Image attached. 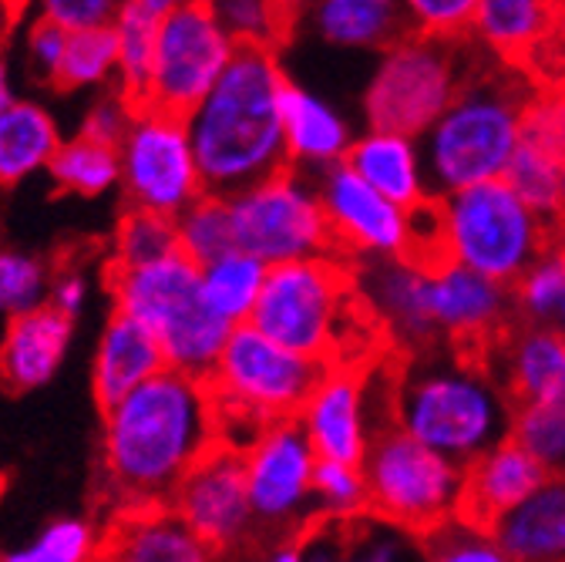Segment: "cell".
<instances>
[{
	"label": "cell",
	"instance_id": "6da1fadb",
	"mask_svg": "<svg viewBox=\"0 0 565 562\" xmlns=\"http://www.w3.org/2000/svg\"><path fill=\"white\" fill-rule=\"evenodd\" d=\"M220 445V407L205 378L166 368L102 411V471L118 506L169 502L185 471Z\"/></svg>",
	"mask_w": 565,
	"mask_h": 562
},
{
	"label": "cell",
	"instance_id": "7a4b0ae2",
	"mask_svg": "<svg viewBox=\"0 0 565 562\" xmlns=\"http://www.w3.org/2000/svg\"><path fill=\"white\" fill-rule=\"evenodd\" d=\"M287 85L276 47H239L223 78L185 115L209 192L233 195L290 166L282 135Z\"/></svg>",
	"mask_w": 565,
	"mask_h": 562
},
{
	"label": "cell",
	"instance_id": "3957f363",
	"mask_svg": "<svg viewBox=\"0 0 565 562\" xmlns=\"http://www.w3.org/2000/svg\"><path fill=\"white\" fill-rule=\"evenodd\" d=\"M515 401L484 364L458 347L401 358L387 374V421L461 465L512 432Z\"/></svg>",
	"mask_w": 565,
	"mask_h": 562
},
{
	"label": "cell",
	"instance_id": "277c9868",
	"mask_svg": "<svg viewBox=\"0 0 565 562\" xmlns=\"http://www.w3.org/2000/svg\"><path fill=\"white\" fill-rule=\"evenodd\" d=\"M249 324L323 364H374V343H384L340 253L269 266Z\"/></svg>",
	"mask_w": 565,
	"mask_h": 562
},
{
	"label": "cell",
	"instance_id": "5b68a950",
	"mask_svg": "<svg viewBox=\"0 0 565 562\" xmlns=\"http://www.w3.org/2000/svg\"><path fill=\"white\" fill-rule=\"evenodd\" d=\"M535 78L522 67L478 61L455 102L420 135L424 162L435 192L505 179L522 142L525 105Z\"/></svg>",
	"mask_w": 565,
	"mask_h": 562
},
{
	"label": "cell",
	"instance_id": "8992f818",
	"mask_svg": "<svg viewBox=\"0 0 565 562\" xmlns=\"http://www.w3.org/2000/svg\"><path fill=\"white\" fill-rule=\"evenodd\" d=\"M424 216H428V259L445 256L465 263L509 287L555 236V223L532 209L509 179L441 192Z\"/></svg>",
	"mask_w": 565,
	"mask_h": 562
},
{
	"label": "cell",
	"instance_id": "52a82bcc",
	"mask_svg": "<svg viewBox=\"0 0 565 562\" xmlns=\"http://www.w3.org/2000/svg\"><path fill=\"white\" fill-rule=\"evenodd\" d=\"M108 294L115 310L146 324L175 371L209 378L233 324L223 320L202 297V266L182 250L141 263V266H108Z\"/></svg>",
	"mask_w": 565,
	"mask_h": 562
},
{
	"label": "cell",
	"instance_id": "ba28073f",
	"mask_svg": "<svg viewBox=\"0 0 565 562\" xmlns=\"http://www.w3.org/2000/svg\"><path fill=\"white\" fill-rule=\"evenodd\" d=\"M478 61L481 54L468 38L451 41L407 31L401 41L377 54L364 88L367 125L397 128L420 138L455 102Z\"/></svg>",
	"mask_w": 565,
	"mask_h": 562
},
{
	"label": "cell",
	"instance_id": "9c48e42d",
	"mask_svg": "<svg viewBox=\"0 0 565 562\" xmlns=\"http://www.w3.org/2000/svg\"><path fill=\"white\" fill-rule=\"evenodd\" d=\"M371 512L428 536L465 506V465L384 425L364 458Z\"/></svg>",
	"mask_w": 565,
	"mask_h": 562
},
{
	"label": "cell",
	"instance_id": "30bf717a",
	"mask_svg": "<svg viewBox=\"0 0 565 562\" xmlns=\"http://www.w3.org/2000/svg\"><path fill=\"white\" fill-rule=\"evenodd\" d=\"M323 371V361L279 343L256 324H236L205 381L223 411H239L269 425L297 417Z\"/></svg>",
	"mask_w": 565,
	"mask_h": 562
},
{
	"label": "cell",
	"instance_id": "8fae6325",
	"mask_svg": "<svg viewBox=\"0 0 565 562\" xmlns=\"http://www.w3.org/2000/svg\"><path fill=\"white\" fill-rule=\"evenodd\" d=\"M236 246L256 253L269 266L337 253L317 176L279 169L230 195Z\"/></svg>",
	"mask_w": 565,
	"mask_h": 562
},
{
	"label": "cell",
	"instance_id": "7c38bea8",
	"mask_svg": "<svg viewBox=\"0 0 565 562\" xmlns=\"http://www.w3.org/2000/svg\"><path fill=\"white\" fill-rule=\"evenodd\" d=\"M118 152L125 205L179 216L189 202L205 192L189 121L179 112L138 102L135 118L118 142Z\"/></svg>",
	"mask_w": 565,
	"mask_h": 562
},
{
	"label": "cell",
	"instance_id": "4fadbf2b",
	"mask_svg": "<svg viewBox=\"0 0 565 562\" xmlns=\"http://www.w3.org/2000/svg\"><path fill=\"white\" fill-rule=\"evenodd\" d=\"M317 448L297 417L269 421L259 438L243 452L249 502L259 522L263 552L276 539L307 532L317 516Z\"/></svg>",
	"mask_w": 565,
	"mask_h": 562
},
{
	"label": "cell",
	"instance_id": "5bb4252c",
	"mask_svg": "<svg viewBox=\"0 0 565 562\" xmlns=\"http://www.w3.org/2000/svg\"><path fill=\"white\" fill-rule=\"evenodd\" d=\"M317 185L337 253L350 263L401 256L428 259V216H424L428 209L414 213V209L394 202L347 162L320 172Z\"/></svg>",
	"mask_w": 565,
	"mask_h": 562
},
{
	"label": "cell",
	"instance_id": "9a60e30c",
	"mask_svg": "<svg viewBox=\"0 0 565 562\" xmlns=\"http://www.w3.org/2000/svg\"><path fill=\"white\" fill-rule=\"evenodd\" d=\"M236 51V38L216 21V14L202 0H192V4L166 14L159 21L149 102L189 115L212 92V85L223 78Z\"/></svg>",
	"mask_w": 565,
	"mask_h": 562
},
{
	"label": "cell",
	"instance_id": "2e32d148",
	"mask_svg": "<svg viewBox=\"0 0 565 562\" xmlns=\"http://www.w3.org/2000/svg\"><path fill=\"white\" fill-rule=\"evenodd\" d=\"M169 506L195 529L212 555H243L263 545L249 502L243 452L233 445L209 448L175 485Z\"/></svg>",
	"mask_w": 565,
	"mask_h": 562
},
{
	"label": "cell",
	"instance_id": "e0dca14e",
	"mask_svg": "<svg viewBox=\"0 0 565 562\" xmlns=\"http://www.w3.org/2000/svg\"><path fill=\"white\" fill-rule=\"evenodd\" d=\"M374 364H327L297 421L320 458L364 462L387 421V381L374 388Z\"/></svg>",
	"mask_w": 565,
	"mask_h": 562
},
{
	"label": "cell",
	"instance_id": "ac0fdd59",
	"mask_svg": "<svg viewBox=\"0 0 565 562\" xmlns=\"http://www.w3.org/2000/svg\"><path fill=\"white\" fill-rule=\"evenodd\" d=\"M428 304L441 343L478 358L519 320L509 284L445 256L428 259Z\"/></svg>",
	"mask_w": 565,
	"mask_h": 562
},
{
	"label": "cell",
	"instance_id": "d6986e66",
	"mask_svg": "<svg viewBox=\"0 0 565 562\" xmlns=\"http://www.w3.org/2000/svg\"><path fill=\"white\" fill-rule=\"evenodd\" d=\"M358 290L374 317L391 358L420 354V350L441 347L431 304H428V259L401 256V259H371L353 263Z\"/></svg>",
	"mask_w": 565,
	"mask_h": 562
},
{
	"label": "cell",
	"instance_id": "ffe728a7",
	"mask_svg": "<svg viewBox=\"0 0 565 562\" xmlns=\"http://www.w3.org/2000/svg\"><path fill=\"white\" fill-rule=\"evenodd\" d=\"M555 14L558 0H481L468 41L488 61L522 67L535 82H552L562 61Z\"/></svg>",
	"mask_w": 565,
	"mask_h": 562
},
{
	"label": "cell",
	"instance_id": "44dd1931",
	"mask_svg": "<svg viewBox=\"0 0 565 562\" xmlns=\"http://www.w3.org/2000/svg\"><path fill=\"white\" fill-rule=\"evenodd\" d=\"M484 364L515 404L565 394V330L545 320H515L484 350Z\"/></svg>",
	"mask_w": 565,
	"mask_h": 562
},
{
	"label": "cell",
	"instance_id": "7402d4cb",
	"mask_svg": "<svg viewBox=\"0 0 565 562\" xmlns=\"http://www.w3.org/2000/svg\"><path fill=\"white\" fill-rule=\"evenodd\" d=\"M71 340H75V317L51 304L11 317L0 337V384L14 394L51 384L67 358Z\"/></svg>",
	"mask_w": 565,
	"mask_h": 562
},
{
	"label": "cell",
	"instance_id": "603a6c76",
	"mask_svg": "<svg viewBox=\"0 0 565 562\" xmlns=\"http://www.w3.org/2000/svg\"><path fill=\"white\" fill-rule=\"evenodd\" d=\"M105 559L121 562H205L212 549L169 502L118 506L105 529Z\"/></svg>",
	"mask_w": 565,
	"mask_h": 562
},
{
	"label": "cell",
	"instance_id": "cb8c5ba5",
	"mask_svg": "<svg viewBox=\"0 0 565 562\" xmlns=\"http://www.w3.org/2000/svg\"><path fill=\"white\" fill-rule=\"evenodd\" d=\"M347 166L414 213H424L438 195L428 176V162H424L420 138L397 128L367 125V131L353 138Z\"/></svg>",
	"mask_w": 565,
	"mask_h": 562
},
{
	"label": "cell",
	"instance_id": "d4e9b609",
	"mask_svg": "<svg viewBox=\"0 0 565 562\" xmlns=\"http://www.w3.org/2000/svg\"><path fill=\"white\" fill-rule=\"evenodd\" d=\"M545 465L512 435L484 448L478 458L465 465V506L461 512L494 526L505 512H512L522 499L545 478Z\"/></svg>",
	"mask_w": 565,
	"mask_h": 562
},
{
	"label": "cell",
	"instance_id": "484cf974",
	"mask_svg": "<svg viewBox=\"0 0 565 562\" xmlns=\"http://www.w3.org/2000/svg\"><path fill=\"white\" fill-rule=\"evenodd\" d=\"M166 368L169 361L159 337L135 317L111 310V317L98 333L95 358H92V394L98 411L111 407L115 401H121L125 394H131L138 384H146Z\"/></svg>",
	"mask_w": 565,
	"mask_h": 562
},
{
	"label": "cell",
	"instance_id": "4316f807",
	"mask_svg": "<svg viewBox=\"0 0 565 562\" xmlns=\"http://www.w3.org/2000/svg\"><path fill=\"white\" fill-rule=\"evenodd\" d=\"M282 135H287L290 166L310 176L347 162V152L358 138L350 118L333 102L297 82H290L282 95Z\"/></svg>",
	"mask_w": 565,
	"mask_h": 562
},
{
	"label": "cell",
	"instance_id": "83f0119b",
	"mask_svg": "<svg viewBox=\"0 0 565 562\" xmlns=\"http://www.w3.org/2000/svg\"><path fill=\"white\" fill-rule=\"evenodd\" d=\"M300 28L327 47L364 54H381L411 31L401 0H313L297 18Z\"/></svg>",
	"mask_w": 565,
	"mask_h": 562
},
{
	"label": "cell",
	"instance_id": "f1b7e54d",
	"mask_svg": "<svg viewBox=\"0 0 565 562\" xmlns=\"http://www.w3.org/2000/svg\"><path fill=\"white\" fill-rule=\"evenodd\" d=\"M491 529L512 562H565V471H548L532 496Z\"/></svg>",
	"mask_w": 565,
	"mask_h": 562
},
{
	"label": "cell",
	"instance_id": "f546056e",
	"mask_svg": "<svg viewBox=\"0 0 565 562\" xmlns=\"http://www.w3.org/2000/svg\"><path fill=\"white\" fill-rule=\"evenodd\" d=\"M61 142V125L41 102L18 98L0 108V185H21L47 172Z\"/></svg>",
	"mask_w": 565,
	"mask_h": 562
},
{
	"label": "cell",
	"instance_id": "4dcf8cb0",
	"mask_svg": "<svg viewBox=\"0 0 565 562\" xmlns=\"http://www.w3.org/2000/svg\"><path fill=\"white\" fill-rule=\"evenodd\" d=\"M51 182L82 199H98L115 189H121V152L111 142L92 138L85 131L64 135V142L57 146L51 166H47Z\"/></svg>",
	"mask_w": 565,
	"mask_h": 562
},
{
	"label": "cell",
	"instance_id": "1f68e13d",
	"mask_svg": "<svg viewBox=\"0 0 565 562\" xmlns=\"http://www.w3.org/2000/svg\"><path fill=\"white\" fill-rule=\"evenodd\" d=\"M266 273H269L266 259L236 246L216 259L202 263V297L233 327L249 324L259 304V294L266 287Z\"/></svg>",
	"mask_w": 565,
	"mask_h": 562
},
{
	"label": "cell",
	"instance_id": "d6a6232c",
	"mask_svg": "<svg viewBox=\"0 0 565 562\" xmlns=\"http://www.w3.org/2000/svg\"><path fill=\"white\" fill-rule=\"evenodd\" d=\"M115 38H118V78L115 85L131 102H149V82L156 67V41H159V18L141 11L138 4L121 8L115 18Z\"/></svg>",
	"mask_w": 565,
	"mask_h": 562
},
{
	"label": "cell",
	"instance_id": "836d02e7",
	"mask_svg": "<svg viewBox=\"0 0 565 562\" xmlns=\"http://www.w3.org/2000/svg\"><path fill=\"white\" fill-rule=\"evenodd\" d=\"M118 78V38L115 28H85L71 31L57 85L61 92H102Z\"/></svg>",
	"mask_w": 565,
	"mask_h": 562
},
{
	"label": "cell",
	"instance_id": "e575fe53",
	"mask_svg": "<svg viewBox=\"0 0 565 562\" xmlns=\"http://www.w3.org/2000/svg\"><path fill=\"white\" fill-rule=\"evenodd\" d=\"M239 47H282L297 34V18L279 0H202Z\"/></svg>",
	"mask_w": 565,
	"mask_h": 562
},
{
	"label": "cell",
	"instance_id": "d590c367",
	"mask_svg": "<svg viewBox=\"0 0 565 562\" xmlns=\"http://www.w3.org/2000/svg\"><path fill=\"white\" fill-rule=\"evenodd\" d=\"M175 226H179V250L185 256H192L199 266L236 250L230 195L205 189L195 202H189L175 216Z\"/></svg>",
	"mask_w": 565,
	"mask_h": 562
},
{
	"label": "cell",
	"instance_id": "8d00e7d4",
	"mask_svg": "<svg viewBox=\"0 0 565 562\" xmlns=\"http://www.w3.org/2000/svg\"><path fill=\"white\" fill-rule=\"evenodd\" d=\"M175 250H179L175 216L128 205L121 213V220H118V226H115V236H111L108 266H141V263L162 259V256H169Z\"/></svg>",
	"mask_w": 565,
	"mask_h": 562
},
{
	"label": "cell",
	"instance_id": "74e56055",
	"mask_svg": "<svg viewBox=\"0 0 565 562\" xmlns=\"http://www.w3.org/2000/svg\"><path fill=\"white\" fill-rule=\"evenodd\" d=\"M519 320H545L552 324L555 310L565 304V236L555 233L548 246L525 266V273L512 284Z\"/></svg>",
	"mask_w": 565,
	"mask_h": 562
},
{
	"label": "cell",
	"instance_id": "f35d334b",
	"mask_svg": "<svg viewBox=\"0 0 565 562\" xmlns=\"http://www.w3.org/2000/svg\"><path fill=\"white\" fill-rule=\"evenodd\" d=\"M105 555V532L92 519L64 516L47 522L28 545L8 552V562H88Z\"/></svg>",
	"mask_w": 565,
	"mask_h": 562
},
{
	"label": "cell",
	"instance_id": "ab89813d",
	"mask_svg": "<svg viewBox=\"0 0 565 562\" xmlns=\"http://www.w3.org/2000/svg\"><path fill=\"white\" fill-rule=\"evenodd\" d=\"M562 156L565 152H558V149L522 138L509 169H505L509 185L552 223H555L558 192H562Z\"/></svg>",
	"mask_w": 565,
	"mask_h": 562
},
{
	"label": "cell",
	"instance_id": "60d3db41",
	"mask_svg": "<svg viewBox=\"0 0 565 562\" xmlns=\"http://www.w3.org/2000/svg\"><path fill=\"white\" fill-rule=\"evenodd\" d=\"M509 435L519 438L545 471H565V394L515 404Z\"/></svg>",
	"mask_w": 565,
	"mask_h": 562
},
{
	"label": "cell",
	"instance_id": "b9f144b4",
	"mask_svg": "<svg viewBox=\"0 0 565 562\" xmlns=\"http://www.w3.org/2000/svg\"><path fill=\"white\" fill-rule=\"evenodd\" d=\"M317 516L330 522H353L364 512H371V491H367V471L364 462H337L320 458L317 462Z\"/></svg>",
	"mask_w": 565,
	"mask_h": 562
},
{
	"label": "cell",
	"instance_id": "7bdbcfd3",
	"mask_svg": "<svg viewBox=\"0 0 565 562\" xmlns=\"http://www.w3.org/2000/svg\"><path fill=\"white\" fill-rule=\"evenodd\" d=\"M424 539V559H438V562H509L499 536L491 526L458 512L435 526Z\"/></svg>",
	"mask_w": 565,
	"mask_h": 562
},
{
	"label": "cell",
	"instance_id": "ee69618b",
	"mask_svg": "<svg viewBox=\"0 0 565 562\" xmlns=\"http://www.w3.org/2000/svg\"><path fill=\"white\" fill-rule=\"evenodd\" d=\"M347 559L364 562H407L424 559V539L377 512L347 522Z\"/></svg>",
	"mask_w": 565,
	"mask_h": 562
},
{
	"label": "cell",
	"instance_id": "f6af8a7d",
	"mask_svg": "<svg viewBox=\"0 0 565 562\" xmlns=\"http://www.w3.org/2000/svg\"><path fill=\"white\" fill-rule=\"evenodd\" d=\"M51 269L41 256L24 250H0V317L11 320L47 304Z\"/></svg>",
	"mask_w": 565,
	"mask_h": 562
},
{
	"label": "cell",
	"instance_id": "bcb514c9",
	"mask_svg": "<svg viewBox=\"0 0 565 562\" xmlns=\"http://www.w3.org/2000/svg\"><path fill=\"white\" fill-rule=\"evenodd\" d=\"M67 34L71 31H64L51 18H44V14L28 8V21H24V67H28V75L34 82L57 85L64 47H67Z\"/></svg>",
	"mask_w": 565,
	"mask_h": 562
},
{
	"label": "cell",
	"instance_id": "7dc6e473",
	"mask_svg": "<svg viewBox=\"0 0 565 562\" xmlns=\"http://www.w3.org/2000/svg\"><path fill=\"white\" fill-rule=\"evenodd\" d=\"M481 0H401L407 28L431 38L465 41Z\"/></svg>",
	"mask_w": 565,
	"mask_h": 562
},
{
	"label": "cell",
	"instance_id": "c3c4849f",
	"mask_svg": "<svg viewBox=\"0 0 565 562\" xmlns=\"http://www.w3.org/2000/svg\"><path fill=\"white\" fill-rule=\"evenodd\" d=\"M522 138H532V142L565 152V85L535 82V92L529 95V105H525Z\"/></svg>",
	"mask_w": 565,
	"mask_h": 562
},
{
	"label": "cell",
	"instance_id": "681fc988",
	"mask_svg": "<svg viewBox=\"0 0 565 562\" xmlns=\"http://www.w3.org/2000/svg\"><path fill=\"white\" fill-rule=\"evenodd\" d=\"M135 105L138 102H131L118 85H108L85 108V118H82L78 131H85L92 138H102V142L118 146L121 138H125V131H128V125H131V118H135Z\"/></svg>",
	"mask_w": 565,
	"mask_h": 562
},
{
	"label": "cell",
	"instance_id": "f907efd6",
	"mask_svg": "<svg viewBox=\"0 0 565 562\" xmlns=\"http://www.w3.org/2000/svg\"><path fill=\"white\" fill-rule=\"evenodd\" d=\"M128 0H31V11L51 18L64 31H85V28H105L115 24Z\"/></svg>",
	"mask_w": 565,
	"mask_h": 562
},
{
	"label": "cell",
	"instance_id": "816d5d0a",
	"mask_svg": "<svg viewBox=\"0 0 565 562\" xmlns=\"http://www.w3.org/2000/svg\"><path fill=\"white\" fill-rule=\"evenodd\" d=\"M88 300H92V279L78 266L51 273V294H47L51 307H57L67 317H78L88 307Z\"/></svg>",
	"mask_w": 565,
	"mask_h": 562
},
{
	"label": "cell",
	"instance_id": "f5cc1de1",
	"mask_svg": "<svg viewBox=\"0 0 565 562\" xmlns=\"http://www.w3.org/2000/svg\"><path fill=\"white\" fill-rule=\"evenodd\" d=\"M131 4H138L141 11H149L152 18H166V14H172V11H179V8H185V4H192V0H131Z\"/></svg>",
	"mask_w": 565,
	"mask_h": 562
},
{
	"label": "cell",
	"instance_id": "db71d44e",
	"mask_svg": "<svg viewBox=\"0 0 565 562\" xmlns=\"http://www.w3.org/2000/svg\"><path fill=\"white\" fill-rule=\"evenodd\" d=\"M18 85H14V72H11V64H8V57L0 61V108H8L11 102H18V92H14Z\"/></svg>",
	"mask_w": 565,
	"mask_h": 562
},
{
	"label": "cell",
	"instance_id": "11a10c76",
	"mask_svg": "<svg viewBox=\"0 0 565 562\" xmlns=\"http://www.w3.org/2000/svg\"><path fill=\"white\" fill-rule=\"evenodd\" d=\"M24 0H0V28H11V24H18L21 21V14H24Z\"/></svg>",
	"mask_w": 565,
	"mask_h": 562
},
{
	"label": "cell",
	"instance_id": "9f6ffc18",
	"mask_svg": "<svg viewBox=\"0 0 565 562\" xmlns=\"http://www.w3.org/2000/svg\"><path fill=\"white\" fill-rule=\"evenodd\" d=\"M555 233L565 236V156H562V192H558V209H555Z\"/></svg>",
	"mask_w": 565,
	"mask_h": 562
},
{
	"label": "cell",
	"instance_id": "6f0895ef",
	"mask_svg": "<svg viewBox=\"0 0 565 562\" xmlns=\"http://www.w3.org/2000/svg\"><path fill=\"white\" fill-rule=\"evenodd\" d=\"M555 44L565 51V0H558V14H555Z\"/></svg>",
	"mask_w": 565,
	"mask_h": 562
},
{
	"label": "cell",
	"instance_id": "680465c9",
	"mask_svg": "<svg viewBox=\"0 0 565 562\" xmlns=\"http://www.w3.org/2000/svg\"><path fill=\"white\" fill-rule=\"evenodd\" d=\"M279 4L287 8V11H290L294 18H300V14H303V11H307L310 4H313V0H279Z\"/></svg>",
	"mask_w": 565,
	"mask_h": 562
},
{
	"label": "cell",
	"instance_id": "91938a15",
	"mask_svg": "<svg viewBox=\"0 0 565 562\" xmlns=\"http://www.w3.org/2000/svg\"><path fill=\"white\" fill-rule=\"evenodd\" d=\"M552 82L565 85V51H562V61H558V67H555V75H552Z\"/></svg>",
	"mask_w": 565,
	"mask_h": 562
},
{
	"label": "cell",
	"instance_id": "94428289",
	"mask_svg": "<svg viewBox=\"0 0 565 562\" xmlns=\"http://www.w3.org/2000/svg\"><path fill=\"white\" fill-rule=\"evenodd\" d=\"M8 31H11V28H0V61L8 57Z\"/></svg>",
	"mask_w": 565,
	"mask_h": 562
},
{
	"label": "cell",
	"instance_id": "6125c7cd",
	"mask_svg": "<svg viewBox=\"0 0 565 562\" xmlns=\"http://www.w3.org/2000/svg\"><path fill=\"white\" fill-rule=\"evenodd\" d=\"M552 324H555V327H562V330H565V304H562V307H558V310H555V317H552Z\"/></svg>",
	"mask_w": 565,
	"mask_h": 562
},
{
	"label": "cell",
	"instance_id": "be15d7a7",
	"mask_svg": "<svg viewBox=\"0 0 565 562\" xmlns=\"http://www.w3.org/2000/svg\"><path fill=\"white\" fill-rule=\"evenodd\" d=\"M24 4H31V0H24Z\"/></svg>",
	"mask_w": 565,
	"mask_h": 562
}]
</instances>
